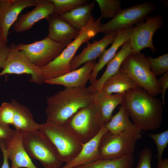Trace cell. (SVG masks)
<instances>
[{
	"label": "cell",
	"mask_w": 168,
	"mask_h": 168,
	"mask_svg": "<svg viewBox=\"0 0 168 168\" xmlns=\"http://www.w3.org/2000/svg\"><path fill=\"white\" fill-rule=\"evenodd\" d=\"M151 71L156 77L162 75L168 72V54L157 58L146 57Z\"/></svg>",
	"instance_id": "cell-30"
},
{
	"label": "cell",
	"mask_w": 168,
	"mask_h": 168,
	"mask_svg": "<svg viewBox=\"0 0 168 168\" xmlns=\"http://www.w3.org/2000/svg\"><path fill=\"white\" fill-rule=\"evenodd\" d=\"M156 168H168V159L166 158L157 161Z\"/></svg>",
	"instance_id": "cell-38"
},
{
	"label": "cell",
	"mask_w": 168,
	"mask_h": 168,
	"mask_svg": "<svg viewBox=\"0 0 168 168\" xmlns=\"http://www.w3.org/2000/svg\"><path fill=\"white\" fill-rule=\"evenodd\" d=\"M93 98L88 87L65 88L47 97L46 122L65 124L78 110L89 105Z\"/></svg>",
	"instance_id": "cell-2"
},
{
	"label": "cell",
	"mask_w": 168,
	"mask_h": 168,
	"mask_svg": "<svg viewBox=\"0 0 168 168\" xmlns=\"http://www.w3.org/2000/svg\"><path fill=\"white\" fill-rule=\"evenodd\" d=\"M120 69L139 87L156 96L161 93L156 77L151 71L143 53H131L124 60Z\"/></svg>",
	"instance_id": "cell-6"
},
{
	"label": "cell",
	"mask_w": 168,
	"mask_h": 168,
	"mask_svg": "<svg viewBox=\"0 0 168 168\" xmlns=\"http://www.w3.org/2000/svg\"><path fill=\"white\" fill-rule=\"evenodd\" d=\"M54 6V13L60 15L65 13L79 7L88 3L87 0H51Z\"/></svg>",
	"instance_id": "cell-29"
},
{
	"label": "cell",
	"mask_w": 168,
	"mask_h": 168,
	"mask_svg": "<svg viewBox=\"0 0 168 168\" xmlns=\"http://www.w3.org/2000/svg\"><path fill=\"white\" fill-rule=\"evenodd\" d=\"M6 45L5 44L4 42L3 41L1 35V29L0 28V46H3Z\"/></svg>",
	"instance_id": "cell-39"
},
{
	"label": "cell",
	"mask_w": 168,
	"mask_h": 168,
	"mask_svg": "<svg viewBox=\"0 0 168 168\" xmlns=\"http://www.w3.org/2000/svg\"><path fill=\"white\" fill-rule=\"evenodd\" d=\"M155 8V5L148 1L126 8H121L111 20L101 24L100 32L105 35L116 34L131 28L133 25L143 21Z\"/></svg>",
	"instance_id": "cell-8"
},
{
	"label": "cell",
	"mask_w": 168,
	"mask_h": 168,
	"mask_svg": "<svg viewBox=\"0 0 168 168\" xmlns=\"http://www.w3.org/2000/svg\"><path fill=\"white\" fill-rule=\"evenodd\" d=\"M23 134L15 130V134L11 138L4 140L8 159L12 162L11 168H38L24 148L23 142Z\"/></svg>",
	"instance_id": "cell-14"
},
{
	"label": "cell",
	"mask_w": 168,
	"mask_h": 168,
	"mask_svg": "<svg viewBox=\"0 0 168 168\" xmlns=\"http://www.w3.org/2000/svg\"><path fill=\"white\" fill-rule=\"evenodd\" d=\"M11 103L14 110L12 125L15 130L24 134L38 130L39 124L34 120L29 109L14 100Z\"/></svg>",
	"instance_id": "cell-24"
},
{
	"label": "cell",
	"mask_w": 168,
	"mask_h": 168,
	"mask_svg": "<svg viewBox=\"0 0 168 168\" xmlns=\"http://www.w3.org/2000/svg\"><path fill=\"white\" fill-rule=\"evenodd\" d=\"M38 0H0V28L2 37L6 45L11 27L20 13L28 7H35Z\"/></svg>",
	"instance_id": "cell-13"
},
{
	"label": "cell",
	"mask_w": 168,
	"mask_h": 168,
	"mask_svg": "<svg viewBox=\"0 0 168 168\" xmlns=\"http://www.w3.org/2000/svg\"><path fill=\"white\" fill-rule=\"evenodd\" d=\"M67 46L47 36L42 40L30 44H19L15 47L22 51L33 64L41 68L58 56Z\"/></svg>",
	"instance_id": "cell-9"
},
{
	"label": "cell",
	"mask_w": 168,
	"mask_h": 168,
	"mask_svg": "<svg viewBox=\"0 0 168 168\" xmlns=\"http://www.w3.org/2000/svg\"><path fill=\"white\" fill-rule=\"evenodd\" d=\"M0 149L3 154V162L1 168H10L7 151L5 147L4 140L0 139Z\"/></svg>",
	"instance_id": "cell-37"
},
{
	"label": "cell",
	"mask_w": 168,
	"mask_h": 168,
	"mask_svg": "<svg viewBox=\"0 0 168 168\" xmlns=\"http://www.w3.org/2000/svg\"><path fill=\"white\" fill-rule=\"evenodd\" d=\"M23 144L30 158L39 161L44 168H61L63 162L51 142L39 130L24 133Z\"/></svg>",
	"instance_id": "cell-5"
},
{
	"label": "cell",
	"mask_w": 168,
	"mask_h": 168,
	"mask_svg": "<svg viewBox=\"0 0 168 168\" xmlns=\"http://www.w3.org/2000/svg\"><path fill=\"white\" fill-rule=\"evenodd\" d=\"M38 130L54 145L65 163L72 161L80 152L84 143L65 124L46 122L39 124Z\"/></svg>",
	"instance_id": "cell-4"
},
{
	"label": "cell",
	"mask_w": 168,
	"mask_h": 168,
	"mask_svg": "<svg viewBox=\"0 0 168 168\" xmlns=\"http://www.w3.org/2000/svg\"><path fill=\"white\" fill-rule=\"evenodd\" d=\"M116 35V34H106L99 40L94 41L92 43L88 41L86 46L72 59L70 64L71 71L77 69L83 64L94 61L99 57L106 47L113 43Z\"/></svg>",
	"instance_id": "cell-19"
},
{
	"label": "cell",
	"mask_w": 168,
	"mask_h": 168,
	"mask_svg": "<svg viewBox=\"0 0 168 168\" xmlns=\"http://www.w3.org/2000/svg\"><path fill=\"white\" fill-rule=\"evenodd\" d=\"M153 155L151 150L145 147L140 152L138 163L135 168H152L151 161Z\"/></svg>",
	"instance_id": "cell-33"
},
{
	"label": "cell",
	"mask_w": 168,
	"mask_h": 168,
	"mask_svg": "<svg viewBox=\"0 0 168 168\" xmlns=\"http://www.w3.org/2000/svg\"><path fill=\"white\" fill-rule=\"evenodd\" d=\"M108 131L105 125H103L95 137L84 143L76 156L61 168H74L90 164L100 159L99 152L100 143L103 135Z\"/></svg>",
	"instance_id": "cell-18"
},
{
	"label": "cell",
	"mask_w": 168,
	"mask_h": 168,
	"mask_svg": "<svg viewBox=\"0 0 168 168\" xmlns=\"http://www.w3.org/2000/svg\"><path fill=\"white\" fill-rule=\"evenodd\" d=\"M14 110L11 103L3 102L0 106V121L12 125Z\"/></svg>",
	"instance_id": "cell-32"
},
{
	"label": "cell",
	"mask_w": 168,
	"mask_h": 168,
	"mask_svg": "<svg viewBox=\"0 0 168 168\" xmlns=\"http://www.w3.org/2000/svg\"><path fill=\"white\" fill-rule=\"evenodd\" d=\"M96 63L95 61L87 62L80 68L59 77L44 81V82L61 85L66 88H85Z\"/></svg>",
	"instance_id": "cell-17"
},
{
	"label": "cell",
	"mask_w": 168,
	"mask_h": 168,
	"mask_svg": "<svg viewBox=\"0 0 168 168\" xmlns=\"http://www.w3.org/2000/svg\"><path fill=\"white\" fill-rule=\"evenodd\" d=\"M133 31L132 27L119 31L116 36L110 47L105 50L99 57L90 76L89 81L91 84L97 79V75L100 71L114 57L120 47L130 40Z\"/></svg>",
	"instance_id": "cell-21"
},
{
	"label": "cell",
	"mask_w": 168,
	"mask_h": 168,
	"mask_svg": "<svg viewBox=\"0 0 168 168\" xmlns=\"http://www.w3.org/2000/svg\"><path fill=\"white\" fill-rule=\"evenodd\" d=\"M133 154L114 159H99L85 165L74 168H133Z\"/></svg>",
	"instance_id": "cell-27"
},
{
	"label": "cell",
	"mask_w": 168,
	"mask_h": 168,
	"mask_svg": "<svg viewBox=\"0 0 168 168\" xmlns=\"http://www.w3.org/2000/svg\"><path fill=\"white\" fill-rule=\"evenodd\" d=\"M99 7L101 18H113L121 9L119 0H95Z\"/></svg>",
	"instance_id": "cell-28"
},
{
	"label": "cell",
	"mask_w": 168,
	"mask_h": 168,
	"mask_svg": "<svg viewBox=\"0 0 168 168\" xmlns=\"http://www.w3.org/2000/svg\"><path fill=\"white\" fill-rule=\"evenodd\" d=\"M122 46L119 51L106 64V69L101 76L99 79H96L88 87L91 92L100 91L105 82L119 71L124 60L132 53L130 40Z\"/></svg>",
	"instance_id": "cell-20"
},
{
	"label": "cell",
	"mask_w": 168,
	"mask_h": 168,
	"mask_svg": "<svg viewBox=\"0 0 168 168\" xmlns=\"http://www.w3.org/2000/svg\"><path fill=\"white\" fill-rule=\"evenodd\" d=\"M147 135L153 139L156 145L157 161L162 160L164 151L168 145V130L159 133L147 134Z\"/></svg>",
	"instance_id": "cell-31"
},
{
	"label": "cell",
	"mask_w": 168,
	"mask_h": 168,
	"mask_svg": "<svg viewBox=\"0 0 168 168\" xmlns=\"http://www.w3.org/2000/svg\"><path fill=\"white\" fill-rule=\"evenodd\" d=\"M15 130L10 128L9 125L0 121V139L8 140L14 134Z\"/></svg>",
	"instance_id": "cell-35"
},
{
	"label": "cell",
	"mask_w": 168,
	"mask_h": 168,
	"mask_svg": "<svg viewBox=\"0 0 168 168\" xmlns=\"http://www.w3.org/2000/svg\"><path fill=\"white\" fill-rule=\"evenodd\" d=\"M48 24V36L58 43L68 45L79 35L80 30L54 13L46 19Z\"/></svg>",
	"instance_id": "cell-16"
},
{
	"label": "cell",
	"mask_w": 168,
	"mask_h": 168,
	"mask_svg": "<svg viewBox=\"0 0 168 168\" xmlns=\"http://www.w3.org/2000/svg\"><path fill=\"white\" fill-rule=\"evenodd\" d=\"M138 87L139 86L120 69L116 74L106 81L100 91L109 95L113 93L124 94Z\"/></svg>",
	"instance_id": "cell-25"
},
{
	"label": "cell",
	"mask_w": 168,
	"mask_h": 168,
	"mask_svg": "<svg viewBox=\"0 0 168 168\" xmlns=\"http://www.w3.org/2000/svg\"><path fill=\"white\" fill-rule=\"evenodd\" d=\"M10 50L7 45L0 46V68L2 69Z\"/></svg>",
	"instance_id": "cell-36"
},
{
	"label": "cell",
	"mask_w": 168,
	"mask_h": 168,
	"mask_svg": "<svg viewBox=\"0 0 168 168\" xmlns=\"http://www.w3.org/2000/svg\"><path fill=\"white\" fill-rule=\"evenodd\" d=\"M14 44L9 46L10 50L0 77L6 74H27L30 76V81L35 84L44 82L40 68L33 64L22 51L17 49Z\"/></svg>",
	"instance_id": "cell-11"
},
{
	"label": "cell",
	"mask_w": 168,
	"mask_h": 168,
	"mask_svg": "<svg viewBox=\"0 0 168 168\" xmlns=\"http://www.w3.org/2000/svg\"><path fill=\"white\" fill-rule=\"evenodd\" d=\"M157 80L161 94V101L163 105L165 107V94L168 88V72L163 74Z\"/></svg>",
	"instance_id": "cell-34"
},
{
	"label": "cell",
	"mask_w": 168,
	"mask_h": 168,
	"mask_svg": "<svg viewBox=\"0 0 168 168\" xmlns=\"http://www.w3.org/2000/svg\"><path fill=\"white\" fill-rule=\"evenodd\" d=\"M101 19L100 16L96 20L92 16L88 24L80 30L78 35L67 46L59 55L41 68L44 82L71 71V63L77 50L84 43L100 32Z\"/></svg>",
	"instance_id": "cell-3"
},
{
	"label": "cell",
	"mask_w": 168,
	"mask_h": 168,
	"mask_svg": "<svg viewBox=\"0 0 168 168\" xmlns=\"http://www.w3.org/2000/svg\"><path fill=\"white\" fill-rule=\"evenodd\" d=\"M120 105L142 131H153L161 126L163 118L161 100L144 89L138 87L126 91Z\"/></svg>",
	"instance_id": "cell-1"
},
{
	"label": "cell",
	"mask_w": 168,
	"mask_h": 168,
	"mask_svg": "<svg viewBox=\"0 0 168 168\" xmlns=\"http://www.w3.org/2000/svg\"><path fill=\"white\" fill-rule=\"evenodd\" d=\"M34 8L21 15L14 24L13 29L19 33L30 29L36 22L54 13V6L51 0H38Z\"/></svg>",
	"instance_id": "cell-15"
},
{
	"label": "cell",
	"mask_w": 168,
	"mask_h": 168,
	"mask_svg": "<svg viewBox=\"0 0 168 168\" xmlns=\"http://www.w3.org/2000/svg\"><path fill=\"white\" fill-rule=\"evenodd\" d=\"M95 5V3L93 2L59 16L73 27L80 30L88 24Z\"/></svg>",
	"instance_id": "cell-26"
},
{
	"label": "cell",
	"mask_w": 168,
	"mask_h": 168,
	"mask_svg": "<svg viewBox=\"0 0 168 168\" xmlns=\"http://www.w3.org/2000/svg\"><path fill=\"white\" fill-rule=\"evenodd\" d=\"M105 126L108 131L113 134L128 133L133 135L138 140L142 137V131L131 123L129 116L121 106L119 107L118 112L112 116Z\"/></svg>",
	"instance_id": "cell-22"
},
{
	"label": "cell",
	"mask_w": 168,
	"mask_h": 168,
	"mask_svg": "<svg viewBox=\"0 0 168 168\" xmlns=\"http://www.w3.org/2000/svg\"><path fill=\"white\" fill-rule=\"evenodd\" d=\"M145 20L144 22H140L132 27L130 39L132 53L140 52L146 48H149L153 52L156 51L153 44V37L155 32L162 27L163 18L158 15L148 16Z\"/></svg>",
	"instance_id": "cell-12"
},
{
	"label": "cell",
	"mask_w": 168,
	"mask_h": 168,
	"mask_svg": "<svg viewBox=\"0 0 168 168\" xmlns=\"http://www.w3.org/2000/svg\"><path fill=\"white\" fill-rule=\"evenodd\" d=\"M138 140L129 133L113 134L108 131L103 135L100 143V159H114L133 154Z\"/></svg>",
	"instance_id": "cell-10"
},
{
	"label": "cell",
	"mask_w": 168,
	"mask_h": 168,
	"mask_svg": "<svg viewBox=\"0 0 168 168\" xmlns=\"http://www.w3.org/2000/svg\"><path fill=\"white\" fill-rule=\"evenodd\" d=\"M124 94L109 95L101 91L93 93V101L100 110L103 125H105L110 120L114 110L121 104Z\"/></svg>",
	"instance_id": "cell-23"
},
{
	"label": "cell",
	"mask_w": 168,
	"mask_h": 168,
	"mask_svg": "<svg viewBox=\"0 0 168 168\" xmlns=\"http://www.w3.org/2000/svg\"><path fill=\"white\" fill-rule=\"evenodd\" d=\"M65 124L84 143L95 137L104 125L100 110L93 101L77 112Z\"/></svg>",
	"instance_id": "cell-7"
}]
</instances>
